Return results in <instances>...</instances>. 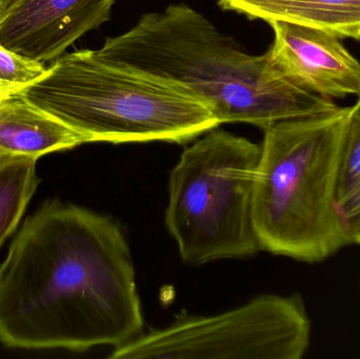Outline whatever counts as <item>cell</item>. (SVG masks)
Returning a JSON list of instances; mask_svg holds the SVG:
<instances>
[{
	"label": "cell",
	"mask_w": 360,
	"mask_h": 359,
	"mask_svg": "<svg viewBox=\"0 0 360 359\" xmlns=\"http://www.w3.org/2000/svg\"><path fill=\"white\" fill-rule=\"evenodd\" d=\"M126 236L111 217L48 200L0 263V343L25 350L114 349L143 334Z\"/></svg>",
	"instance_id": "obj_1"
},
{
	"label": "cell",
	"mask_w": 360,
	"mask_h": 359,
	"mask_svg": "<svg viewBox=\"0 0 360 359\" xmlns=\"http://www.w3.org/2000/svg\"><path fill=\"white\" fill-rule=\"evenodd\" d=\"M101 58L175 84L200 99L219 124L264 129L338 107L283 75L271 56L251 55L191 6L175 4L143 15L129 31L108 37Z\"/></svg>",
	"instance_id": "obj_2"
},
{
	"label": "cell",
	"mask_w": 360,
	"mask_h": 359,
	"mask_svg": "<svg viewBox=\"0 0 360 359\" xmlns=\"http://www.w3.org/2000/svg\"><path fill=\"white\" fill-rule=\"evenodd\" d=\"M350 113L338 105L264 129L253 200L262 250L316 263L349 246L336 193Z\"/></svg>",
	"instance_id": "obj_3"
},
{
	"label": "cell",
	"mask_w": 360,
	"mask_h": 359,
	"mask_svg": "<svg viewBox=\"0 0 360 359\" xmlns=\"http://www.w3.org/2000/svg\"><path fill=\"white\" fill-rule=\"evenodd\" d=\"M17 94L84 134L89 143H184L220 124L188 91L110 63L95 50L61 55Z\"/></svg>",
	"instance_id": "obj_4"
},
{
	"label": "cell",
	"mask_w": 360,
	"mask_h": 359,
	"mask_svg": "<svg viewBox=\"0 0 360 359\" xmlns=\"http://www.w3.org/2000/svg\"><path fill=\"white\" fill-rule=\"evenodd\" d=\"M260 152L257 143L217 128L182 152L169 179L166 226L184 263L262 250L253 221Z\"/></svg>",
	"instance_id": "obj_5"
},
{
	"label": "cell",
	"mask_w": 360,
	"mask_h": 359,
	"mask_svg": "<svg viewBox=\"0 0 360 359\" xmlns=\"http://www.w3.org/2000/svg\"><path fill=\"white\" fill-rule=\"evenodd\" d=\"M311 322L300 295L264 294L213 316H180L115 348L111 359H300Z\"/></svg>",
	"instance_id": "obj_6"
},
{
	"label": "cell",
	"mask_w": 360,
	"mask_h": 359,
	"mask_svg": "<svg viewBox=\"0 0 360 359\" xmlns=\"http://www.w3.org/2000/svg\"><path fill=\"white\" fill-rule=\"evenodd\" d=\"M116 0H17L0 12V44L35 60H54L111 19Z\"/></svg>",
	"instance_id": "obj_7"
},
{
	"label": "cell",
	"mask_w": 360,
	"mask_h": 359,
	"mask_svg": "<svg viewBox=\"0 0 360 359\" xmlns=\"http://www.w3.org/2000/svg\"><path fill=\"white\" fill-rule=\"evenodd\" d=\"M269 48L281 73L300 88L327 98L360 95V63L340 38L297 23L271 21Z\"/></svg>",
	"instance_id": "obj_8"
},
{
	"label": "cell",
	"mask_w": 360,
	"mask_h": 359,
	"mask_svg": "<svg viewBox=\"0 0 360 359\" xmlns=\"http://www.w3.org/2000/svg\"><path fill=\"white\" fill-rule=\"evenodd\" d=\"M84 143H89L84 134L20 94L0 99V155L38 159Z\"/></svg>",
	"instance_id": "obj_9"
},
{
	"label": "cell",
	"mask_w": 360,
	"mask_h": 359,
	"mask_svg": "<svg viewBox=\"0 0 360 359\" xmlns=\"http://www.w3.org/2000/svg\"><path fill=\"white\" fill-rule=\"evenodd\" d=\"M250 19L315 27L340 39L360 40V0H216Z\"/></svg>",
	"instance_id": "obj_10"
},
{
	"label": "cell",
	"mask_w": 360,
	"mask_h": 359,
	"mask_svg": "<svg viewBox=\"0 0 360 359\" xmlns=\"http://www.w3.org/2000/svg\"><path fill=\"white\" fill-rule=\"evenodd\" d=\"M336 209L348 244L360 246V95L351 107L338 176Z\"/></svg>",
	"instance_id": "obj_11"
},
{
	"label": "cell",
	"mask_w": 360,
	"mask_h": 359,
	"mask_svg": "<svg viewBox=\"0 0 360 359\" xmlns=\"http://www.w3.org/2000/svg\"><path fill=\"white\" fill-rule=\"evenodd\" d=\"M36 162L22 156L0 155V248L18 227L39 185Z\"/></svg>",
	"instance_id": "obj_12"
},
{
	"label": "cell",
	"mask_w": 360,
	"mask_h": 359,
	"mask_svg": "<svg viewBox=\"0 0 360 359\" xmlns=\"http://www.w3.org/2000/svg\"><path fill=\"white\" fill-rule=\"evenodd\" d=\"M44 63L13 52L0 44V97L17 94L46 72Z\"/></svg>",
	"instance_id": "obj_13"
},
{
	"label": "cell",
	"mask_w": 360,
	"mask_h": 359,
	"mask_svg": "<svg viewBox=\"0 0 360 359\" xmlns=\"http://www.w3.org/2000/svg\"><path fill=\"white\" fill-rule=\"evenodd\" d=\"M17 0H0V12L10 8L12 4H14Z\"/></svg>",
	"instance_id": "obj_14"
},
{
	"label": "cell",
	"mask_w": 360,
	"mask_h": 359,
	"mask_svg": "<svg viewBox=\"0 0 360 359\" xmlns=\"http://www.w3.org/2000/svg\"><path fill=\"white\" fill-rule=\"evenodd\" d=\"M0 99H2L1 97H0Z\"/></svg>",
	"instance_id": "obj_15"
}]
</instances>
